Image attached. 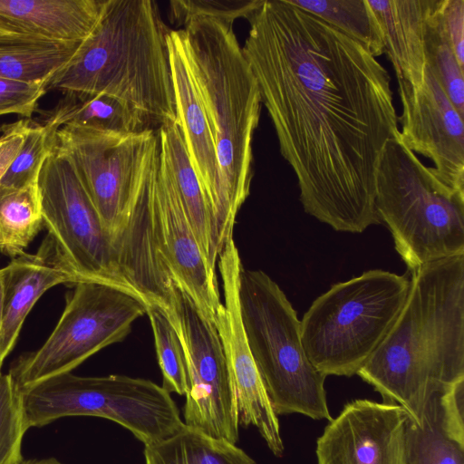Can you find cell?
Masks as SVG:
<instances>
[{
  "mask_svg": "<svg viewBox=\"0 0 464 464\" xmlns=\"http://www.w3.org/2000/svg\"><path fill=\"white\" fill-rule=\"evenodd\" d=\"M247 20L242 50L304 211L341 232L380 224L377 172L399 132L387 69L289 0H263Z\"/></svg>",
  "mask_w": 464,
  "mask_h": 464,
  "instance_id": "cell-1",
  "label": "cell"
},
{
  "mask_svg": "<svg viewBox=\"0 0 464 464\" xmlns=\"http://www.w3.org/2000/svg\"><path fill=\"white\" fill-rule=\"evenodd\" d=\"M411 273L401 311L357 374L420 424L428 402L464 379V255Z\"/></svg>",
  "mask_w": 464,
  "mask_h": 464,
  "instance_id": "cell-2",
  "label": "cell"
},
{
  "mask_svg": "<svg viewBox=\"0 0 464 464\" xmlns=\"http://www.w3.org/2000/svg\"><path fill=\"white\" fill-rule=\"evenodd\" d=\"M167 30L151 0H104L99 21L48 90L109 96L158 129L177 121Z\"/></svg>",
  "mask_w": 464,
  "mask_h": 464,
  "instance_id": "cell-3",
  "label": "cell"
},
{
  "mask_svg": "<svg viewBox=\"0 0 464 464\" xmlns=\"http://www.w3.org/2000/svg\"><path fill=\"white\" fill-rule=\"evenodd\" d=\"M233 22L195 18L180 29L186 60L214 140L220 207L217 234L222 251L250 193L254 132L262 100Z\"/></svg>",
  "mask_w": 464,
  "mask_h": 464,
  "instance_id": "cell-4",
  "label": "cell"
},
{
  "mask_svg": "<svg viewBox=\"0 0 464 464\" xmlns=\"http://www.w3.org/2000/svg\"><path fill=\"white\" fill-rule=\"evenodd\" d=\"M375 205L411 272L464 255V195L440 183L398 134L386 143L379 165Z\"/></svg>",
  "mask_w": 464,
  "mask_h": 464,
  "instance_id": "cell-5",
  "label": "cell"
},
{
  "mask_svg": "<svg viewBox=\"0 0 464 464\" xmlns=\"http://www.w3.org/2000/svg\"><path fill=\"white\" fill-rule=\"evenodd\" d=\"M405 276L373 269L334 285L300 321L304 352L324 376L351 377L381 344L407 299Z\"/></svg>",
  "mask_w": 464,
  "mask_h": 464,
  "instance_id": "cell-6",
  "label": "cell"
},
{
  "mask_svg": "<svg viewBox=\"0 0 464 464\" xmlns=\"http://www.w3.org/2000/svg\"><path fill=\"white\" fill-rule=\"evenodd\" d=\"M238 302L247 344L276 414L330 421L326 376L308 359L300 320L279 285L261 270L242 267Z\"/></svg>",
  "mask_w": 464,
  "mask_h": 464,
  "instance_id": "cell-7",
  "label": "cell"
},
{
  "mask_svg": "<svg viewBox=\"0 0 464 464\" xmlns=\"http://www.w3.org/2000/svg\"><path fill=\"white\" fill-rule=\"evenodd\" d=\"M27 428L67 416H95L117 422L146 444L164 440L183 425L162 386L125 375L59 374L21 390Z\"/></svg>",
  "mask_w": 464,
  "mask_h": 464,
  "instance_id": "cell-8",
  "label": "cell"
},
{
  "mask_svg": "<svg viewBox=\"0 0 464 464\" xmlns=\"http://www.w3.org/2000/svg\"><path fill=\"white\" fill-rule=\"evenodd\" d=\"M53 150L72 165L119 250L159 156L157 130L124 133L64 125L55 132Z\"/></svg>",
  "mask_w": 464,
  "mask_h": 464,
  "instance_id": "cell-9",
  "label": "cell"
},
{
  "mask_svg": "<svg viewBox=\"0 0 464 464\" xmlns=\"http://www.w3.org/2000/svg\"><path fill=\"white\" fill-rule=\"evenodd\" d=\"M59 321L36 351L20 356L9 374L19 390L71 372L102 349L121 342L147 313L138 296L109 285L78 282Z\"/></svg>",
  "mask_w": 464,
  "mask_h": 464,
  "instance_id": "cell-10",
  "label": "cell"
},
{
  "mask_svg": "<svg viewBox=\"0 0 464 464\" xmlns=\"http://www.w3.org/2000/svg\"><path fill=\"white\" fill-rule=\"evenodd\" d=\"M37 186L43 226L79 281L118 287L142 300L125 277L116 243L74 169L53 149L41 168Z\"/></svg>",
  "mask_w": 464,
  "mask_h": 464,
  "instance_id": "cell-11",
  "label": "cell"
},
{
  "mask_svg": "<svg viewBox=\"0 0 464 464\" xmlns=\"http://www.w3.org/2000/svg\"><path fill=\"white\" fill-rule=\"evenodd\" d=\"M171 324L187 361L188 391L184 424L236 444L239 426L236 400L218 333L178 286L176 317Z\"/></svg>",
  "mask_w": 464,
  "mask_h": 464,
  "instance_id": "cell-12",
  "label": "cell"
},
{
  "mask_svg": "<svg viewBox=\"0 0 464 464\" xmlns=\"http://www.w3.org/2000/svg\"><path fill=\"white\" fill-rule=\"evenodd\" d=\"M224 303L215 327L226 356L235 394L238 425L256 427L269 450L282 456L284 444L279 421L247 344L238 302V281L243 267L237 247L227 243L218 258Z\"/></svg>",
  "mask_w": 464,
  "mask_h": 464,
  "instance_id": "cell-13",
  "label": "cell"
},
{
  "mask_svg": "<svg viewBox=\"0 0 464 464\" xmlns=\"http://www.w3.org/2000/svg\"><path fill=\"white\" fill-rule=\"evenodd\" d=\"M401 114L398 138L413 153L430 160L437 179L464 195V123L436 77L427 68L423 82H398Z\"/></svg>",
  "mask_w": 464,
  "mask_h": 464,
  "instance_id": "cell-14",
  "label": "cell"
},
{
  "mask_svg": "<svg viewBox=\"0 0 464 464\" xmlns=\"http://www.w3.org/2000/svg\"><path fill=\"white\" fill-rule=\"evenodd\" d=\"M407 418L393 402L347 403L317 440V464H403Z\"/></svg>",
  "mask_w": 464,
  "mask_h": 464,
  "instance_id": "cell-15",
  "label": "cell"
},
{
  "mask_svg": "<svg viewBox=\"0 0 464 464\" xmlns=\"http://www.w3.org/2000/svg\"><path fill=\"white\" fill-rule=\"evenodd\" d=\"M154 233L159 254L175 285L214 324L222 306L216 271L198 246L160 154L154 188Z\"/></svg>",
  "mask_w": 464,
  "mask_h": 464,
  "instance_id": "cell-16",
  "label": "cell"
},
{
  "mask_svg": "<svg viewBox=\"0 0 464 464\" xmlns=\"http://www.w3.org/2000/svg\"><path fill=\"white\" fill-rule=\"evenodd\" d=\"M0 272L4 285L0 334V363L3 364L38 299L55 285H74L80 281L48 235L37 253L24 252L12 258Z\"/></svg>",
  "mask_w": 464,
  "mask_h": 464,
  "instance_id": "cell-17",
  "label": "cell"
},
{
  "mask_svg": "<svg viewBox=\"0 0 464 464\" xmlns=\"http://www.w3.org/2000/svg\"><path fill=\"white\" fill-rule=\"evenodd\" d=\"M167 44L177 121L195 173L211 206L217 227L220 193L214 140L186 60L180 29L169 31Z\"/></svg>",
  "mask_w": 464,
  "mask_h": 464,
  "instance_id": "cell-18",
  "label": "cell"
},
{
  "mask_svg": "<svg viewBox=\"0 0 464 464\" xmlns=\"http://www.w3.org/2000/svg\"><path fill=\"white\" fill-rule=\"evenodd\" d=\"M381 29L384 53L398 82L420 86L428 68V40L439 0H366Z\"/></svg>",
  "mask_w": 464,
  "mask_h": 464,
  "instance_id": "cell-19",
  "label": "cell"
},
{
  "mask_svg": "<svg viewBox=\"0 0 464 464\" xmlns=\"http://www.w3.org/2000/svg\"><path fill=\"white\" fill-rule=\"evenodd\" d=\"M104 0H0V25L45 40L79 43L94 30Z\"/></svg>",
  "mask_w": 464,
  "mask_h": 464,
  "instance_id": "cell-20",
  "label": "cell"
},
{
  "mask_svg": "<svg viewBox=\"0 0 464 464\" xmlns=\"http://www.w3.org/2000/svg\"><path fill=\"white\" fill-rule=\"evenodd\" d=\"M160 159L165 164L185 216L208 264L216 271L219 248L215 217L195 173L178 121L158 130Z\"/></svg>",
  "mask_w": 464,
  "mask_h": 464,
  "instance_id": "cell-21",
  "label": "cell"
},
{
  "mask_svg": "<svg viewBox=\"0 0 464 464\" xmlns=\"http://www.w3.org/2000/svg\"><path fill=\"white\" fill-rule=\"evenodd\" d=\"M63 94L52 110L43 114L42 124L53 131L64 125L124 133L152 129L140 116L109 96L72 92Z\"/></svg>",
  "mask_w": 464,
  "mask_h": 464,
  "instance_id": "cell-22",
  "label": "cell"
},
{
  "mask_svg": "<svg viewBox=\"0 0 464 464\" xmlns=\"http://www.w3.org/2000/svg\"><path fill=\"white\" fill-rule=\"evenodd\" d=\"M82 43L34 37L0 39V77L48 85L50 80L73 59Z\"/></svg>",
  "mask_w": 464,
  "mask_h": 464,
  "instance_id": "cell-23",
  "label": "cell"
},
{
  "mask_svg": "<svg viewBox=\"0 0 464 464\" xmlns=\"http://www.w3.org/2000/svg\"><path fill=\"white\" fill-rule=\"evenodd\" d=\"M145 464H256L224 439L183 425L171 436L144 447Z\"/></svg>",
  "mask_w": 464,
  "mask_h": 464,
  "instance_id": "cell-24",
  "label": "cell"
},
{
  "mask_svg": "<svg viewBox=\"0 0 464 464\" xmlns=\"http://www.w3.org/2000/svg\"><path fill=\"white\" fill-rule=\"evenodd\" d=\"M42 226L37 183L22 187L0 184V251L11 258L24 253Z\"/></svg>",
  "mask_w": 464,
  "mask_h": 464,
  "instance_id": "cell-25",
  "label": "cell"
},
{
  "mask_svg": "<svg viewBox=\"0 0 464 464\" xmlns=\"http://www.w3.org/2000/svg\"><path fill=\"white\" fill-rule=\"evenodd\" d=\"M440 395L428 402L420 424L408 416L403 464H464V444L451 438L443 427Z\"/></svg>",
  "mask_w": 464,
  "mask_h": 464,
  "instance_id": "cell-26",
  "label": "cell"
},
{
  "mask_svg": "<svg viewBox=\"0 0 464 464\" xmlns=\"http://www.w3.org/2000/svg\"><path fill=\"white\" fill-rule=\"evenodd\" d=\"M365 46L375 57L384 54L378 22L366 0H289Z\"/></svg>",
  "mask_w": 464,
  "mask_h": 464,
  "instance_id": "cell-27",
  "label": "cell"
},
{
  "mask_svg": "<svg viewBox=\"0 0 464 464\" xmlns=\"http://www.w3.org/2000/svg\"><path fill=\"white\" fill-rule=\"evenodd\" d=\"M146 314L153 333L162 387L169 393L186 395L188 391L187 361L179 336L159 307H147Z\"/></svg>",
  "mask_w": 464,
  "mask_h": 464,
  "instance_id": "cell-28",
  "label": "cell"
},
{
  "mask_svg": "<svg viewBox=\"0 0 464 464\" xmlns=\"http://www.w3.org/2000/svg\"><path fill=\"white\" fill-rule=\"evenodd\" d=\"M440 5V0L428 40V67L458 112L464 117V67L457 61L444 31Z\"/></svg>",
  "mask_w": 464,
  "mask_h": 464,
  "instance_id": "cell-29",
  "label": "cell"
},
{
  "mask_svg": "<svg viewBox=\"0 0 464 464\" xmlns=\"http://www.w3.org/2000/svg\"><path fill=\"white\" fill-rule=\"evenodd\" d=\"M28 430L22 403L21 391L12 376L0 375V464H19L22 441Z\"/></svg>",
  "mask_w": 464,
  "mask_h": 464,
  "instance_id": "cell-30",
  "label": "cell"
},
{
  "mask_svg": "<svg viewBox=\"0 0 464 464\" xmlns=\"http://www.w3.org/2000/svg\"><path fill=\"white\" fill-rule=\"evenodd\" d=\"M55 132L32 121L17 156L0 184L22 187L37 183L41 168L53 149Z\"/></svg>",
  "mask_w": 464,
  "mask_h": 464,
  "instance_id": "cell-31",
  "label": "cell"
},
{
  "mask_svg": "<svg viewBox=\"0 0 464 464\" xmlns=\"http://www.w3.org/2000/svg\"><path fill=\"white\" fill-rule=\"evenodd\" d=\"M263 0H175L169 2L171 15L179 25L195 18H215L233 22L249 16Z\"/></svg>",
  "mask_w": 464,
  "mask_h": 464,
  "instance_id": "cell-32",
  "label": "cell"
},
{
  "mask_svg": "<svg viewBox=\"0 0 464 464\" xmlns=\"http://www.w3.org/2000/svg\"><path fill=\"white\" fill-rule=\"evenodd\" d=\"M46 92L44 82L0 77V116L16 114L30 119Z\"/></svg>",
  "mask_w": 464,
  "mask_h": 464,
  "instance_id": "cell-33",
  "label": "cell"
},
{
  "mask_svg": "<svg viewBox=\"0 0 464 464\" xmlns=\"http://www.w3.org/2000/svg\"><path fill=\"white\" fill-rule=\"evenodd\" d=\"M463 391L464 379L450 386L439 398L443 427L451 438L461 444H464Z\"/></svg>",
  "mask_w": 464,
  "mask_h": 464,
  "instance_id": "cell-34",
  "label": "cell"
},
{
  "mask_svg": "<svg viewBox=\"0 0 464 464\" xmlns=\"http://www.w3.org/2000/svg\"><path fill=\"white\" fill-rule=\"evenodd\" d=\"M440 14L457 61L464 67V0H440Z\"/></svg>",
  "mask_w": 464,
  "mask_h": 464,
  "instance_id": "cell-35",
  "label": "cell"
},
{
  "mask_svg": "<svg viewBox=\"0 0 464 464\" xmlns=\"http://www.w3.org/2000/svg\"><path fill=\"white\" fill-rule=\"evenodd\" d=\"M32 121L21 119L0 126V180L17 156Z\"/></svg>",
  "mask_w": 464,
  "mask_h": 464,
  "instance_id": "cell-36",
  "label": "cell"
},
{
  "mask_svg": "<svg viewBox=\"0 0 464 464\" xmlns=\"http://www.w3.org/2000/svg\"><path fill=\"white\" fill-rule=\"evenodd\" d=\"M19 464H63V463L54 458H46V459H27V460L24 459Z\"/></svg>",
  "mask_w": 464,
  "mask_h": 464,
  "instance_id": "cell-37",
  "label": "cell"
},
{
  "mask_svg": "<svg viewBox=\"0 0 464 464\" xmlns=\"http://www.w3.org/2000/svg\"><path fill=\"white\" fill-rule=\"evenodd\" d=\"M3 301H4V285H3V277L0 272V334L2 328V320H3ZM2 364L0 363V375L1 373Z\"/></svg>",
  "mask_w": 464,
  "mask_h": 464,
  "instance_id": "cell-38",
  "label": "cell"
}]
</instances>
